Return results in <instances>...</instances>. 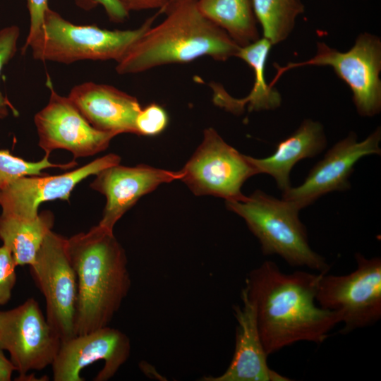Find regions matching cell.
Here are the masks:
<instances>
[{"label": "cell", "instance_id": "cell-1", "mask_svg": "<svg viewBox=\"0 0 381 381\" xmlns=\"http://www.w3.org/2000/svg\"><path fill=\"white\" fill-rule=\"evenodd\" d=\"M323 272L286 274L272 261L252 270L242 289L253 303L257 325L269 356L298 341L322 344L339 323V315L316 304Z\"/></svg>", "mask_w": 381, "mask_h": 381}, {"label": "cell", "instance_id": "cell-12", "mask_svg": "<svg viewBox=\"0 0 381 381\" xmlns=\"http://www.w3.org/2000/svg\"><path fill=\"white\" fill-rule=\"evenodd\" d=\"M380 127L362 141H358L357 135L351 132L327 152L301 185L291 186L282 193V198L301 210L327 193L349 190L354 165L365 156L380 155Z\"/></svg>", "mask_w": 381, "mask_h": 381}, {"label": "cell", "instance_id": "cell-30", "mask_svg": "<svg viewBox=\"0 0 381 381\" xmlns=\"http://www.w3.org/2000/svg\"><path fill=\"white\" fill-rule=\"evenodd\" d=\"M16 370L11 361L8 359L0 349V381L11 380L13 372Z\"/></svg>", "mask_w": 381, "mask_h": 381}, {"label": "cell", "instance_id": "cell-6", "mask_svg": "<svg viewBox=\"0 0 381 381\" xmlns=\"http://www.w3.org/2000/svg\"><path fill=\"white\" fill-rule=\"evenodd\" d=\"M315 54L305 61L275 65L277 74L270 83L274 86L279 78L292 68L308 66H329L351 90L357 112L371 117L381 110V41L373 34L363 32L347 52H340L323 42H318Z\"/></svg>", "mask_w": 381, "mask_h": 381}, {"label": "cell", "instance_id": "cell-15", "mask_svg": "<svg viewBox=\"0 0 381 381\" xmlns=\"http://www.w3.org/2000/svg\"><path fill=\"white\" fill-rule=\"evenodd\" d=\"M95 176L90 187L107 200L99 224L113 231L116 223L141 197L162 183L180 180L182 174L145 164L131 167L118 164Z\"/></svg>", "mask_w": 381, "mask_h": 381}, {"label": "cell", "instance_id": "cell-29", "mask_svg": "<svg viewBox=\"0 0 381 381\" xmlns=\"http://www.w3.org/2000/svg\"><path fill=\"white\" fill-rule=\"evenodd\" d=\"M127 12L148 9H159L158 13L167 4L168 0H118Z\"/></svg>", "mask_w": 381, "mask_h": 381}, {"label": "cell", "instance_id": "cell-27", "mask_svg": "<svg viewBox=\"0 0 381 381\" xmlns=\"http://www.w3.org/2000/svg\"><path fill=\"white\" fill-rule=\"evenodd\" d=\"M27 6L30 16V25L27 38L22 47V54L27 52L28 46L40 32L45 13L49 8L48 0H27Z\"/></svg>", "mask_w": 381, "mask_h": 381}, {"label": "cell", "instance_id": "cell-16", "mask_svg": "<svg viewBox=\"0 0 381 381\" xmlns=\"http://www.w3.org/2000/svg\"><path fill=\"white\" fill-rule=\"evenodd\" d=\"M95 128L117 135L136 134L135 120L142 107L137 98L109 85L85 82L67 96Z\"/></svg>", "mask_w": 381, "mask_h": 381}, {"label": "cell", "instance_id": "cell-8", "mask_svg": "<svg viewBox=\"0 0 381 381\" xmlns=\"http://www.w3.org/2000/svg\"><path fill=\"white\" fill-rule=\"evenodd\" d=\"M181 180L198 196L213 195L226 201L245 197L241 187L258 174L248 156L227 144L212 128L182 169Z\"/></svg>", "mask_w": 381, "mask_h": 381}, {"label": "cell", "instance_id": "cell-5", "mask_svg": "<svg viewBox=\"0 0 381 381\" xmlns=\"http://www.w3.org/2000/svg\"><path fill=\"white\" fill-rule=\"evenodd\" d=\"M155 16L133 30H107L76 25L48 8L40 32L27 48L33 59L71 64L80 61H119L152 25Z\"/></svg>", "mask_w": 381, "mask_h": 381}, {"label": "cell", "instance_id": "cell-14", "mask_svg": "<svg viewBox=\"0 0 381 381\" xmlns=\"http://www.w3.org/2000/svg\"><path fill=\"white\" fill-rule=\"evenodd\" d=\"M120 161L119 155L110 153L63 174L19 178L1 190V213L35 219L40 204L56 199L68 201L78 183L105 168L119 164Z\"/></svg>", "mask_w": 381, "mask_h": 381}, {"label": "cell", "instance_id": "cell-24", "mask_svg": "<svg viewBox=\"0 0 381 381\" xmlns=\"http://www.w3.org/2000/svg\"><path fill=\"white\" fill-rule=\"evenodd\" d=\"M20 33V28L17 25L6 26L0 30V75L4 67L16 54ZM10 110L16 112L0 91V119L6 118Z\"/></svg>", "mask_w": 381, "mask_h": 381}, {"label": "cell", "instance_id": "cell-32", "mask_svg": "<svg viewBox=\"0 0 381 381\" xmlns=\"http://www.w3.org/2000/svg\"><path fill=\"white\" fill-rule=\"evenodd\" d=\"M0 193H1V189H0Z\"/></svg>", "mask_w": 381, "mask_h": 381}, {"label": "cell", "instance_id": "cell-11", "mask_svg": "<svg viewBox=\"0 0 381 381\" xmlns=\"http://www.w3.org/2000/svg\"><path fill=\"white\" fill-rule=\"evenodd\" d=\"M48 82L49 101L34 117L39 147L49 154L57 149L68 150L74 159L106 150L116 135L92 126L68 97L57 93Z\"/></svg>", "mask_w": 381, "mask_h": 381}, {"label": "cell", "instance_id": "cell-31", "mask_svg": "<svg viewBox=\"0 0 381 381\" xmlns=\"http://www.w3.org/2000/svg\"><path fill=\"white\" fill-rule=\"evenodd\" d=\"M195 1V0H168L167 4L164 8V9L162 10V13L167 14L171 11H172L174 8H175L176 7L181 4H183L190 1Z\"/></svg>", "mask_w": 381, "mask_h": 381}, {"label": "cell", "instance_id": "cell-7", "mask_svg": "<svg viewBox=\"0 0 381 381\" xmlns=\"http://www.w3.org/2000/svg\"><path fill=\"white\" fill-rule=\"evenodd\" d=\"M357 267L345 275L323 272L315 301L337 313L343 323L341 334L365 327L381 318V259L356 253Z\"/></svg>", "mask_w": 381, "mask_h": 381}, {"label": "cell", "instance_id": "cell-19", "mask_svg": "<svg viewBox=\"0 0 381 381\" xmlns=\"http://www.w3.org/2000/svg\"><path fill=\"white\" fill-rule=\"evenodd\" d=\"M272 44L262 37L257 41L240 47L236 57L244 61L253 70V86L248 95L241 99L231 97L219 83H212L213 102L218 107L234 114L248 111L274 110L282 103L279 92L265 79V67Z\"/></svg>", "mask_w": 381, "mask_h": 381}, {"label": "cell", "instance_id": "cell-23", "mask_svg": "<svg viewBox=\"0 0 381 381\" xmlns=\"http://www.w3.org/2000/svg\"><path fill=\"white\" fill-rule=\"evenodd\" d=\"M77 165L75 160L63 164L52 163L49 153H45L40 161L28 162L11 155L8 150H0V189L23 176L44 175L42 171L46 169H69Z\"/></svg>", "mask_w": 381, "mask_h": 381}, {"label": "cell", "instance_id": "cell-20", "mask_svg": "<svg viewBox=\"0 0 381 381\" xmlns=\"http://www.w3.org/2000/svg\"><path fill=\"white\" fill-rule=\"evenodd\" d=\"M54 224V214L47 210L39 213L33 219L0 214V239L11 250L17 266H30L33 263Z\"/></svg>", "mask_w": 381, "mask_h": 381}, {"label": "cell", "instance_id": "cell-26", "mask_svg": "<svg viewBox=\"0 0 381 381\" xmlns=\"http://www.w3.org/2000/svg\"><path fill=\"white\" fill-rule=\"evenodd\" d=\"M16 267L11 250L3 244L0 246V306L11 299L16 282Z\"/></svg>", "mask_w": 381, "mask_h": 381}, {"label": "cell", "instance_id": "cell-25", "mask_svg": "<svg viewBox=\"0 0 381 381\" xmlns=\"http://www.w3.org/2000/svg\"><path fill=\"white\" fill-rule=\"evenodd\" d=\"M169 122L168 115L162 107L150 104L142 108L135 120L136 135L152 136L161 133Z\"/></svg>", "mask_w": 381, "mask_h": 381}, {"label": "cell", "instance_id": "cell-10", "mask_svg": "<svg viewBox=\"0 0 381 381\" xmlns=\"http://www.w3.org/2000/svg\"><path fill=\"white\" fill-rule=\"evenodd\" d=\"M61 343L34 298L0 311V349L8 351L19 376L52 365Z\"/></svg>", "mask_w": 381, "mask_h": 381}, {"label": "cell", "instance_id": "cell-28", "mask_svg": "<svg viewBox=\"0 0 381 381\" xmlns=\"http://www.w3.org/2000/svg\"><path fill=\"white\" fill-rule=\"evenodd\" d=\"M75 4L81 9L90 11L101 5L109 19L114 23H121L128 16V12L118 0H75Z\"/></svg>", "mask_w": 381, "mask_h": 381}, {"label": "cell", "instance_id": "cell-18", "mask_svg": "<svg viewBox=\"0 0 381 381\" xmlns=\"http://www.w3.org/2000/svg\"><path fill=\"white\" fill-rule=\"evenodd\" d=\"M327 143L322 124L307 119L293 133L277 144L270 156L248 157L257 174L271 176L284 193L291 186L289 175L294 166L301 159L319 155L325 149Z\"/></svg>", "mask_w": 381, "mask_h": 381}, {"label": "cell", "instance_id": "cell-2", "mask_svg": "<svg viewBox=\"0 0 381 381\" xmlns=\"http://www.w3.org/2000/svg\"><path fill=\"white\" fill-rule=\"evenodd\" d=\"M78 284L75 335L108 326L131 288L124 249L98 224L67 238Z\"/></svg>", "mask_w": 381, "mask_h": 381}, {"label": "cell", "instance_id": "cell-13", "mask_svg": "<svg viewBox=\"0 0 381 381\" xmlns=\"http://www.w3.org/2000/svg\"><path fill=\"white\" fill-rule=\"evenodd\" d=\"M131 342L121 331L106 326L62 341L52 363L54 381H84L81 371L102 361L104 366L94 381L113 377L129 358Z\"/></svg>", "mask_w": 381, "mask_h": 381}, {"label": "cell", "instance_id": "cell-22", "mask_svg": "<svg viewBox=\"0 0 381 381\" xmlns=\"http://www.w3.org/2000/svg\"><path fill=\"white\" fill-rule=\"evenodd\" d=\"M263 38L272 45L284 41L292 32L296 17L303 13L301 0H250Z\"/></svg>", "mask_w": 381, "mask_h": 381}, {"label": "cell", "instance_id": "cell-9", "mask_svg": "<svg viewBox=\"0 0 381 381\" xmlns=\"http://www.w3.org/2000/svg\"><path fill=\"white\" fill-rule=\"evenodd\" d=\"M30 273L46 302V319L61 341L75 336L77 277L67 250V238L50 231Z\"/></svg>", "mask_w": 381, "mask_h": 381}, {"label": "cell", "instance_id": "cell-4", "mask_svg": "<svg viewBox=\"0 0 381 381\" xmlns=\"http://www.w3.org/2000/svg\"><path fill=\"white\" fill-rule=\"evenodd\" d=\"M226 206L244 219L264 255H278L292 267L328 272L325 258L310 246L300 210L294 203L256 190L240 200L226 201Z\"/></svg>", "mask_w": 381, "mask_h": 381}, {"label": "cell", "instance_id": "cell-17", "mask_svg": "<svg viewBox=\"0 0 381 381\" xmlns=\"http://www.w3.org/2000/svg\"><path fill=\"white\" fill-rule=\"evenodd\" d=\"M242 305L234 306L237 321L235 349L227 369L217 377H203L202 381H289L271 369L268 355L259 334L253 303L241 291Z\"/></svg>", "mask_w": 381, "mask_h": 381}, {"label": "cell", "instance_id": "cell-21", "mask_svg": "<svg viewBox=\"0 0 381 381\" xmlns=\"http://www.w3.org/2000/svg\"><path fill=\"white\" fill-rule=\"evenodd\" d=\"M195 3L200 13L240 47L260 39L250 0H196Z\"/></svg>", "mask_w": 381, "mask_h": 381}, {"label": "cell", "instance_id": "cell-3", "mask_svg": "<svg viewBox=\"0 0 381 381\" xmlns=\"http://www.w3.org/2000/svg\"><path fill=\"white\" fill-rule=\"evenodd\" d=\"M195 1L176 7L161 23L149 28L116 62V73L136 74L202 56L220 61L236 56L240 47L200 13Z\"/></svg>", "mask_w": 381, "mask_h": 381}]
</instances>
